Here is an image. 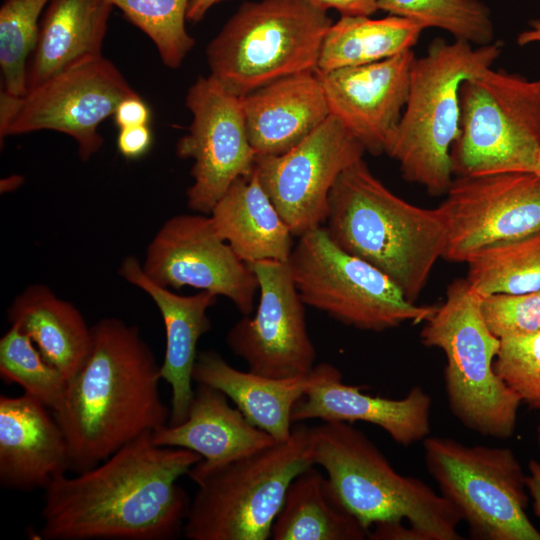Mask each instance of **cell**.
<instances>
[{"label": "cell", "mask_w": 540, "mask_h": 540, "mask_svg": "<svg viewBox=\"0 0 540 540\" xmlns=\"http://www.w3.org/2000/svg\"><path fill=\"white\" fill-rule=\"evenodd\" d=\"M494 369L522 402L540 410V332L501 339Z\"/></svg>", "instance_id": "e575fe53"}, {"label": "cell", "mask_w": 540, "mask_h": 540, "mask_svg": "<svg viewBox=\"0 0 540 540\" xmlns=\"http://www.w3.org/2000/svg\"><path fill=\"white\" fill-rule=\"evenodd\" d=\"M24 182V178L20 175H11L1 180V193H7L16 190Z\"/></svg>", "instance_id": "7bdbcfd3"}, {"label": "cell", "mask_w": 540, "mask_h": 540, "mask_svg": "<svg viewBox=\"0 0 540 540\" xmlns=\"http://www.w3.org/2000/svg\"><path fill=\"white\" fill-rule=\"evenodd\" d=\"M467 281L482 297L540 290V229L479 250L468 262Z\"/></svg>", "instance_id": "f546056e"}, {"label": "cell", "mask_w": 540, "mask_h": 540, "mask_svg": "<svg viewBox=\"0 0 540 540\" xmlns=\"http://www.w3.org/2000/svg\"><path fill=\"white\" fill-rule=\"evenodd\" d=\"M185 104L192 122L178 139L176 154L193 160L187 206L209 215L233 182L252 172L257 154L249 141L241 97L211 75L196 79Z\"/></svg>", "instance_id": "4fadbf2b"}, {"label": "cell", "mask_w": 540, "mask_h": 540, "mask_svg": "<svg viewBox=\"0 0 540 540\" xmlns=\"http://www.w3.org/2000/svg\"><path fill=\"white\" fill-rule=\"evenodd\" d=\"M309 428L293 426L284 441L222 465L200 461L188 472L198 489L183 528L188 540H266L292 480L313 466Z\"/></svg>", "instance_id": "8992f818"}, {"label": "cell", "mask_w": 540, "mask_h": 540, "mask_svg": "<svg viewBox=\"0 0 540 540\" xmlns=\"http://www.w3.org/2000/svg\"><path fill=\"white\" fill-rule=\"evenodd\" d=\"M91 330L89 353L53 412L67 441L69 470L76 473L170 419L159 391L160 365L139 328L107 317Z\"/></svg>", "instance_id": "7a4b0ae2"}, {"label": "cell", "mask_w": 540, "mask_h": 540, "mask_svg": "<svg viewBox=\"0 0 540 540\" xmlns=\"http://www.w3.org/2000/svg\"><path fill=\"white\" fill-rule=\"evenodd\" d=\"M332 23L308 0L243 2L207 45L210 75L241 97L276 79L316 71Z\"/></svg>", "instance_id": "ba28073f"}, {"label": "cell", "mask_w": 540, "mask_h": 540, "mask_svg": "<svg viewBox=\"0 0 540 540\" xmlns=\"http://www.w3.org/2000/svg\"><path fill=\"white\" fill-rule=\"evenodd\" d=\"M241 102L249 141L257 156L286 153L330 116L316 71L276 79L241 96Z\"/></svg>", "instance_id": "7402d4cb"}, {"label": "cell", "mask_w": 540, "mask_h": 540, "mask_svg": "<svg viewBox=\"0 0 540 540\" xmlns=\"http://www.w3.org/2000/svg\"><path fill=\"white\" fill-rule=\"evenodd\" d=\"M328 206L324 227L330 238L387 275L415 303L446 247L441 207L422 208L400 198L363 159L337 178Z\"/></svg>", "instance_id": "3957f363"}, {"label": "cell", "mask_w": 540, "mask_h": 540, "mask_svg": "<svg viewBox=\"0 0 540 540\" xmlns=\"http://www.w3.org/2000/svg\"><path fill=\"white\" fill-rule=\"evenodd\" d=\"M540 152V80L489 68L460 89L453 173L534 172Z\"/></svg>", "instance_id": "9c48e42d"}, {"label": "cell", "mask_w": 540, "mask_h": 540, "mask_svg": "<svg viewBox=\"0 0 540 540\" xmlns=\"http://www.w3.org/2000/svg\"><path fill=\"white\" fill-rule=\"evenodd\" d=\"M115 123L119 128L148 125L151 113L150 108L139 94L129 96L117 105L113 114Z\"/></svg>", "instance_id": "74e56055"}, {"label": "cell", "mask_w": 540, "mask_h": 540, "mask_svg": "<svg viewBox=\"0 0 540 540\" xmlns=\"http://www.w3.org/2000/svg\"><path fill=\"white\" fill-rule=\"evenodd\" d=\"M319 374L318 365L308 374L293 378H270L240 371L214 350L198 352L193 381L223 392L247 420L277 442L292 432L296 403L306 394Z\"/></svg>", "instance_id": "cb8c5ba5"}, {"label": "cell", "mask_w": 540, "mask_h": 540, "mask_svg": "<svg viewBox=\"0 0 540 540\" xmlns=\"http://www.w3.org/2000/svg\"><path fill=\"white\" fill-rule=\"evenodd\" d=\"M152 442L194 451L202 457L204 466L213 467L277 441L251 424L237 407L230 406L223 392L197 384L185 421L153 431Z\"/></svg>", "instance_id": "603a6c76"}, {"label": "cell", "mask_w": 540, "mask_h": 540, "mask_svg": "<svg viewBox=\"0 0 540 540\" xmlns=\"http://www.w3.org/2000/svg\"><path fill=\"white\" fill-rule=\"evenodd\" d=\"M537 440H538V446H539V450H540V427L538 428V437H537Z\"/></svg>", "instance_id": "f6af8a7d"}, {"label": "cell", "mask_w": 540, "mask_h": 540, "mask_svg": "<svg viewBox=\"0 0 540 540\" xmlns=\"http://www.w3.org/2000/svg\"><path fill=\"white\" fill-rule=\"evenodd\" d=\"M481 311L488 329L500 340L540 332V290L483 296Z\"/></svg>", "instance_id": "d590c367"}, {"label": "cell", "mask_w": 540, "mask_h": 540, "mask_svg": "<svg viewBox=\"0 0 540 540\" xmlns=\"http://www.w3.org/2000/svg\"><path fill=\"white\" fill-rule=\"evenodd\" d=\"M502 48L501 41L473 47L436 38L415 59L407 102L386 150L405 180L432 195L447 193L454 180L451 150L460 133L461 86L491 68Z\"/></svg>", "instance_id": "5b68a950"}, {"label": "cell", "mask_w": 540, "mask_h": 540, "mask_svg": "<svg viewBox=\"0 0 540 540\" xmlns=\"http://www.w3.org/2000/svg\"><path fill=\"white\" fill-rule=\"evenodd\" d=\"M318 369L317 379L293 409V423L310 419L363 421L380 427L402 446L430 435L432 399L420 386L400 399L371 396L360 386L344 383L332 364L320 363Z\"/></svg>", "instance_id": "d6986e66"}, {"label": "cell", "mask_w": 540, "mask_h": 540, "mask_svg": "<svg viewBox=\"0 0 540 540\" xmlns=\"http://www.w3.org/2000/svg\"><path fill=\"white\" fill-rule=\"evenodd\" d=\"M7 317L67 380L85 361L92 342L91 327L71 302L59 298L48 286H27L12 301Z\"/></svg>", "instance_id": "4316f807"}, {"label": "cell", "mask_w": 540, "mask_h": 540, "mask_svg": "<svg viewBox=\"0 0 540 540\" xmlns=\"http://www.w3.org/2000/svg\"><path fill=\"white\" fill-rule=\"evenodd\" d=\"M152 131L148 125L119 128L117 148L129 160L144 156L152 145Z\"/></svg>", "instance_id": "8d00e7d4"}, {"label": "cell", "mask_w": 540, "mask_h": 540, "mask_svg": "<svg viewBox=\"0 0 540 540\" xmlns=\"http://www.w3.org/2000/svg\"><path fill=\"white\" fill-rule=\"evenodd\" d=\"M202 457L158 446L146 432L96 466L56 476L45 490V540H174L191 500L178 479Z\"/></svg>", "instance_id": "6da1fadb"}, {"label": "cell", "mask_w": 540, "mask_h": 540, "mask_svg": "<svg viewBox=\"0 0 540 540\" xmlns=\"http://www.w3.org/2000/svg\"><path fill=\"white\" fill-rule=\"evenodd\" d=\"M69 470L62 428L35 398L0 396V484L5 489H45Z\"/></svg>", "instance_id": "44dd1931"}, {"label": "cell", "mask_w": 540, "mask_h": 540, "mask_svg": "<svg viewBox=\"0 0 540 540\" xmlns=\"http://www.w3.org/2000/svg\"><path fill=\"white\" fill-rule=\"evenodd\" d=\"M138 94L103 55L78 63L21 96L0 93V138L41 130L70 136L83 161L103 145L100 124Z\"/></svg>", "instance_id": "7c38bea8"}, {"label": "cell", "mask_w": 540, "mask_h": 540, "mask_svg": "<svg viewBox=\"0 0 540 540\" xmlns=\"http://www.w3.org/2000/svg\"><path fill=\"white\" fill-rule=\"evenodd\" d=\"M422 443L429 474L473 538L540 540L526 514V475L511 449L430 435Z\"/></svg>", "instance_id": "8fae6325"}, {"label": "cell", "mask_w": 540, "mask_h": 540, "mask_svg": "<svg viewBox=\"0 0 540 540\" xmlns=\"http://www.w3.org/2000/svg\"><path fill=\"white\" fill-rule=\"evenodd\" d=\"M118 273L125 281L145 292L162 316L166 347L160 373L171 387L168 424H180L187 418L194 394L192 381L197 344L201 336L211 330L207 311L216 304L218 296L207 291L193 295L176 294L152 281L143 271L142 263L133 255L122 260Z\"/></svg>", "instance_id": "ffe728a7"}, {"label": "cell", "mask_w": 540, "mask_h": 540, "mask_svg": "<svg viewBox=\"0 0 540 540\" xmlns=\"http://www.w3.org/2000/svg\"><path fill=\"white\" fill-rule=\"evenodd\" d=\"M415 59L410 49L366 65L316 71L330 114L374 156L386 153L397 129Z\"/></svg>", "instance_id": "ac0fdd59"}, {"label": "cell", "mask_w": 540, "mask_h": 540, "mask_svg": "<svg viewBox=\"0 0 540 540\" xmlns=\"http://www.w3.org/2000/svg\"><path fill=\"white\" fill-rule=\"evenodd\" d=\"M248 265L258 280L259 302L253 317L244 315L228 331V347L253 373L270 378L308 374L315 367L316 349L288 263L263 260Z\"/></svg>", "instance_id": "e0dca14e"}, {"label": "cell", "mask_w": 540, "mask_h": 540, "mask_svg": "<svg viewBox=\"0 0 540 540\" xmlns=\"http://www.w3.org/2000/svg\"><path fill=\"white\" fill-rule=\"evenodd\" d=\"M307 455L323 468L337 498L368 531L408 523L414 540H461L459 511L422 480L398 473L371 439L349 422L309 428Z\"/></svg>", "instance_id": "277c9868"}, {"label": "cell", "mask_w": 540, "mask_h": 540, "mask_svg": "<svg viewBox=\"0 0 540 540\" xmlns=\"http://www.w3.org/2000/svg\"><path fill=\"white\" fill-rule=\"evenodd\" d=\"M529 475L526 476V486L533 499L534 513L540 519V462L530 460Z\"/></svg>", "instance_id": "ab89813d"}, {"label": "cell", "mask_w": 540, "mask_h": 540, "mask_svg": "<svg viewBox=\"0 0 540 540\" xmlns=\"http://www.w3.org/2000/svg\"><path fill=\"white\" fill-rule=\"evenodd\" d=\"M534 172L540 176V152L538 154V158H537V161H536Z\"/></svg>", "instance_id": "ee69618b"}, {"label": "cell", "mask_w": 540, "mask_h": 540, "mask_svg": "<svg viewBox=\"0 0 540 540\" xmlns=\"http://www.w3.org/2000/svg\"><path fill=\"white\" fill-rule=\"evenodd\" d=\"M425 28L408 18L388 15L340 16L327 30L317 72L378 62L412 49Z\"/></svg>", "instance_id": "f1b7e54d"}, {"label": "cell", "mask_w": 540, "mask_h": 540, "mask_svg": "<svg viewBox=\"0 0 540 540\" xmlns=\"http://www.w3.org/2000/svg\"><path fill=\"white\" fill-rule=\"evenodd\" d=\"M222 1L224 0H190L187 21L191 23L200 22L213 6Z\"/></svg>", "instance_id": "60d3db41"}, {"label": "cell", "mask_w": 540, "mask_h": 540, "mask_svg": "<svg viewBox=\"0 0 540 540\" xmlns=\"http://www.w3.org/2000/svg\"><path fill=\"white\" fill-rule=\"evenodd\" d=\"M112 9L108 0H50L28 60L26 91L78 63L102 56Z\"/></svg>", "instance_id": "d4e9b609"}, {"label": "cell", "mask_w": 540, "mask_h": 540, "mask_svg": "<svg viewBox=\"0 0 540 540\" xmlns=\"http://www.w3.org/2000/svg\"><path fill=\"white\" fill-rule=\"evenodd\" d=\"M209 215L217 233L245 263L288 261L295 236L260 184L255 169L233 182Z\"/></svg>", "instance_id": "484cf974"}, {"label": "cell", "mask_w": 540, "mask_h": 540, "mask_svg": "<svg viewBox=\"0 0 540 540\" xmlns=\"http://www.w3.org/2000/svg\"><path fill=\"white\" fill-rule=\"evenodd\" d=\"M0 376L53 412L64 402L68 380L15 324L0 339Z\"/></svg>", "instance_id": "4dcf8cb0"}, {"label": "cell", "mask_w": 540, "mask_h": 540, "mask_svg": "<svg viewBox=\"0 0 540 540\" xmlns=\"http://www.w3.org/2000/svg\"><path fill=\"white\" fill-rule=\"evenodd\" d=\"M439 205L447 226L443 258L467 263L479 250L540 229V176L506 172L460 176Z\"/></svg>", "instance_id": "2e32d148"}, {"label": "cell", "mask_w": 540, "mask_h": 540, "mask_svg": "<svg viewBox=\"0 0 540 540\" xmlns=\"http://www.w3.org/2000/svg\"><path fill=\"white\" fill-rule=\"evenodd\" d=\"M50 0H3L0 7L1 93L26 92V71L41 16Z\"/></svg>", "instance_id": "d6a6232c"}, {"label": "cell", "mask_w": 540, "mask_h": 540, "mask_svg": "<svg viewBox=\"0 0 540 540\" xmlns=\"http://www.w3.org/2000/svg\"><path fill=\"white\" fill-rule=\"evenodd\" d=\"M154 43L165 66L179 68L195 45L185 22L190 0H108Z\"/></svg>", "instance_id": "836d02e7"}, {"label": "cell", "mask_w": 540, "mask_h": 540, "mask_svg": "<svg viewBox=\"0 0 540 540\" xmlns=\"http://www.w3.org/2000/svg\"><path fill=\"white\" fill-rule=\"evenodd\" d=\"M482 296L467 279H456L446 299L424 322L422 343L446 357L448 405L466 428L483 436L510 438L515 431L520 397L496 374L500 339L488 329Z\"/></svg>", "instance_id": "52a82bcc"}, {"label": "cell", "mask_w": 540, "mask_h": 540, "mask_svg": "<svg viewBox=\"0 0 540 540\" xmlns=\"http://www.w3.org/2000/svg\"><path fill=\"white\" fill-rule=\"evenodd\" d=\"M529 28L517 36V43L524 46L530 43H540V19H533L528 23Z\"/></svg>", "instance_id": "b9f144b4"}, {"label": "cell", "mask_w": 540, "mask_h": 540, "mask_svg": "<svg viewBox=\"0 0 540 540\" xmlns=\"http://www.w3.org/2000/svg\"><path fill=\"white\" fill-rule=\"evenodd\" d=\"M364 146L331 115L281 155H259L254 169L295 237L324 226L329 194L340 174L363 159Z\"/></svg>", "instance_id": "5bb4252c"}, {"label": "cell", "mask_w": 540, "mask_h": 540, "mask_svg": "<svg viewBox=\"0 0 540 540\" xmlns=\"http://www.w3.org/2000/svg\"><path fill=\"white\" fill-rule=\"evenodd\" d=\"M315 7L335 9L341 16H371L378 11V0H308Z\"/></svg>", "instance_id": "f35d334b"}, {"label": "cell", "mask_w": 540, "mask_h": 540, "mask_svg": "<svg viewBox=\"0 0 540 540\" xmlns=\"http://www.w3.org/2000/svg\"><path fill=\"white\" fill-rule=\"evenodd\" d=\"M142 268L157 284L188 286L229 299L250 315L259 284L255 273L217 233L208 214H177L149 242Z\"/></svg>", "instance_id": "9a60e30c"}, {"label": "cell", "mask_w": 540, "mask_h": 540, "mask_svg": "<svg viewBox=\"0 0 540 540\" xmlns=\"http://www.w3.org/2000/svg\"><path fill=\"white\" fill-rule=\"evenodd\" d=\"M368 531L337 498L327 477L314 466L290 483L273 523V540H364Z\"/></svg>", "instance_id": "83f0119b"}, {"label": "cell", "mask_w": 540, "mask_h": 540, "mask_svg": "<svg viewBox=\"0 0 540 540\" xmlns=\"http://www.w3.org/2000/svg\"><path fill=\"white\" fill-rule=\"evenodd\" d=\"M378 9L413 20L425 29H442L455 40L472 45L494 41L491 12L479 0H378Z\"/></svg>", "instance_id": "1f68e13d"}, {"label": "cell", "mask_w": 540, "mask_h": 540, "mask_svg": "<svg viewBox=\"0 0 540 540\" xmlns=\"http://www.w3.org/2000/svg\"><path fill=\"white\" fill-rule=\"evenodd\" d=\"M287 263L305 305L356 329L418 324L436 310L410 302L387 275L341 249L324 226L299 236Z\"/></svg>", "instance_id": "30bf717a"}]
</instances>
